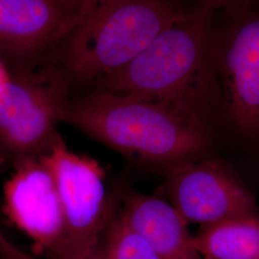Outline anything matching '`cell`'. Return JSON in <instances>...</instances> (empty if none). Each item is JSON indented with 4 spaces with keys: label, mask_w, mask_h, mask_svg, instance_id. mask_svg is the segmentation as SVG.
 Masks as SVG:
<instances>
[{
    "label": "cell",
    "mask_w": 259,
    "mask_h": 259,
    "mask_svg": "<svg viewBox=\"0 0 259 259\" xmlns=\"http://www.w3.org/2000/svg\"><path fill=\"white\" fill-rule=\"evenodd\" d=\"M55 178L64 230L54 259H87L102 243L114 206L107 192L105 170L92 157L61 143L42 157Z\"/></svg>",
    "instance_id": "cell-5"
},
{
    "label": "cell",
    "mask_w": 259,
    "mask_h": 259,
    "mask_svg": "<svg viewBox=\"0 0 259 259\" xmlns=\"http://www.w3.org/2000/svg\"><path fill=\"white\" fill-rule=\"evenodd\" d=\"M119 215L160 259H204L196 248L188 224L166 201L149 195L129 194Z\"/></svg>",
    "instance_id": "cell-10"
},
{
    "label": "cell",
    "mask_w": 259,
    "mask_h": 259,
    "mask_svg": "<svg viewBox=\"0 0 259 259\" xmlns=\"http://www.w3.org/2000/svg\"><path fill=\"white\" fill-rule=\"evenodd\" d=\"M201 4L215 13L221 11L227 14H234L257 8L259 0H202Z\"/></svg>",
    "instance_id": "cell-13"
},
{
    "label": "cell",
    "mask_w": 259,
    "mask_h": 259,
    "mask_svg": "<svg viewBox=\"0 0 259 259\" xmlns=\"http://www.w3.org/2000/svg\"><path fill=\"white\" fill-rule=\"evenodd\" d=\"M214 11L204 5L166 28L137 58L94 90L163 103L204 121L222 104L212 53Z\"/></svg>",
    "instance_id": "cell-1"
},
{
    "label": "cell",
    "mask_w": 259,
    "mask_h": 259,
    "mask_svg": "<svg viewBox=\"0 0 259 259\" xmlns=\"http://www.w3.org/2000/svg\"><path fill=\"white\" fill-rule=\"evenodd\" d=\"M105 1L108 0H84V4H85V8H87V13H89L91 10L94 8L96 5L103 3Z\"/></svg>",
    "instance_id": "cell-16"
},
{
    "label": "cell",
    "mask_w": 259,
    "mask_h": 259,
    "mask_svg": "<svg viewBox=\"0 0 259 259\" xmlns=\"http://www.w3.org/2000/svg\"><path fill=\"white\" fill-rule=\"evenodd\" d=\"M190 12L174 0L105 1L85 15L54 62L72 88L93 85L128 65Z\"/></svg>",
    "instance_id": "cell-3"
},
{
    "label": "cell",
    "mask_w": 259,
    "mask_h": 259,
    "mask_svg": "<svg viewBox=\"0 0 259 259\" xmlns=\"http://www.w3.org/2000/svg\"><path fill=\"white\" fill-rule=\"evenodd\" d=\"M10 71L7 67L0 62V90L9 79Z\"/></svg>",
    "instance_id": "cell-15"
},
{
    "label": "cell",
    "mask_w": 259,
    "mask_h": 259,
    "mask_svg": "<svg viewBox=\"0 0 259 259\" xmlns=\"http://www.w3.org/2000/svg\"><path fill=\"white\" fill-rule=\"evenodd\" d=\"M72 85L50 62L10 71L0 90V160L12 168L46 157L65 142L59 133Z\"/></svg>",
    "instance_id": "cell-4"
},
{
    "label": "cell",
    "mask_w": 259,
    "mask_h": 259,
    "mask_svg": "<svg viewBox=\"0 0 259 259\" xmlns=\"http://www.w3.org/2000/svg\"><path fill=\"white\" fill-rule=\"evenodd\" d=\"M166 190L170 204L188 225L205 227L259 213L249 191L216 160L194 159L172 166Z\"/></svg>",
    "instance_id": "cell-8"
},
{
    "label": "cell",
    "mask_w": 259,
    "mask_h": 259,
    "mask_svg": "<svg viewBox=\"0 0 259 259\" xmlns=\"http://www.w3.org/2000/svg\"><path fill=\"white\" fill-rule=\"evenodd\" d=\"M212 22V53L222 104L242 134L259 136V7ZM214 18V17H213Z\"/></svg>",
    "instance_id": "cell-7"
},
{
    "label": "cell",
    "mask_w": 259,
    "mask_h": 259,
    "mask_svg": "<svg viewBox=\"0 0 259 259\" xmlns=\"http://www.w3.org/2000/svg\"><path fill=\"white\" fill-rule=\"evenodd\" d=\"M85 15L84 0H0V62L9 71L53 62Z\"/></svg>",
    "instance_id": "cell-6"
},
{
    "label": "cell",
    "mask_w": 259,
    "mask_h": 259,
    "mask_svg": "<svg viewBox=\"0 0 259 259\" xmlns=\"http://www.w3.org/2000/svg\"><path fill=\"white\" fill-rule=\"evenodd\" d=\"M194 240L204 259H259V213L202 227Z\"/></svg>",
    "instance_id": "cell-11"
},
{
    "label": "cell",
    "mask_w": 259,
    "mask_h": 259,
    "mask_svg": "<svg viewBox=\"0 0 259 259\" xmlns=\"http://www.w3.org/2000/svg\"><path fill=\"white\" fill-rule=\"evenodd\" d=\"M103 259H160L139 232L114 215L101 243Z\"/></svg>",
    "instance_id": "cell-12"
},
{
    "label": "cell",
    "mask_w": 259,
    "mask_h": 259,
    "mask_svg": "<svg viewBox=\"0 0 259 259\" xmlns=\"http://www.w3.org/2000/svg\"><path fill=\"white\" fill-rule=\"evenodd\" d=\"M63 123L121 154L151 163L198 159L209 145L205 122L163 103L93 90L72 97Z\"/></svg>",
    "instance_id": "cell-2"
},
{
    "label": "cell",
    "mask_w": 259,
    "mask_h": 259,
    "mask_svg": "<svg viewBox=\"0 0 259 259\" xmlns=\"http://www.w3.org/2000/svg\"><path fill=\"white\" fill-rule=\"evenodd\" d=\"M87 259H103L101 245L99 246V248H98L97 250H95V251L93 252V254H92L90 257H88Z\"/></svg>",
    "instance_id": "cell-17"
},
{
    "label": "cell",
    "mask_w": 259,
    "mask_h": 259,
    "mask_svg": "<svg viewBox=\"0 0 259 259\" xmlns=\"http://www.w3.org/2000/svg\"><path fill=\"white\" fill-rule=\"evenodd\" d=\"M3 201L4 212L35 251L53 256L63 235V211L55 178L42 157L13 168Z\"/></svg>",
    "instance_id": "cell-9"
},
{
    "label": "cell",
    "mask_w": 259,
    "mask_h": 259,
    "mask_svg": "<svg viewBox=\"0 0 259 259\" xmlns=\"http://www.w3.org/2000/svg\"><path fill=\"white\" fill-rule=\"evenodd\" d=\"M0 254L10 259H35L10 239L0 225Z\"/></svg>",
    "instance_id": "cell-14"
},
{
    "label": "cell",
    "mask_w": 259,
    "mask_h": 259,
    "mask_svg": "<svg viewBox=\"0 0 259 259\" xmlns=\"http://www.w3.org/2000/svg\"><path fill=\"white\" fill-rule=\"evenodd\" d=\"M0 259H10V258H8V257H5V256H3V255H1V254H0Z\"/></svg>",
    "instance_id": "cell-18"
},
{
    "label": "cell",
    "mask_w": 259,
    "mask_h": 259,
    "mask_svg": "<svg viewBox=\"0 0 259 259\" xmlns=\"http://www.w3.org/2000/svg\"><path fill=\"white\" fill-rule=\"evenodd\" d=\"M1 165H3V164H2V162H1V160H0V166H1Z\"/></svg>",
    "instance_id": "cell-19"
}]
</instances>
